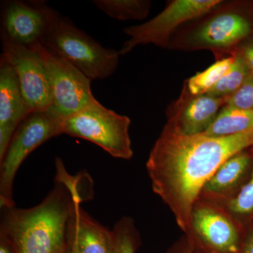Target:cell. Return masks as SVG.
Segmentation results:
<instances>
[{"label": "cell", "instance_id": "7402d4cb", "mask_svg": "<svg viewBox=\"0 0 253 253\" xmlns=\"http://www.w3.org/2000/svg\"><path fill=\"white\" fill-rule=\"evenodd\" d=\"M226 106L239 109H253V74L246 80L239 90L228 98Z\"/></svg>", "mask_w": 253, "mask_h": 253}, {"label": "cell", "instance_id": "8fae6325", "mask_svg": "<svg viewBox=\"0 0 253 253\" xmlns=\"http://www.w3.org/2000/svg\"><path fill=\"white\" fill-rule=\"evenodd\" d=\"M59 14L44 1H5L1 9V38L27 46L41 42Z\"/></svg>", "mask_w": 253, "mask_h": 253}, {"label": "cell", "instance_id": "e0dca14e", "mask_svg": "<svg viewBox=\"0 0 253 253\" xmlns=\"http://www.w3.org/2000/svg\"><path fill=\"white\" fill-rule=\"evenodd\" d=\"M93 4L109 17L118 21H141L149 16V0H94Z\"/></svg>", "mask_w": 253, "mask_h": 253}, {"label": "cell", "instance_id": "6da1fadb", "mask_svg": "<svg viewBox=\"0 0 253 253\" xmlns=\"http://www.w3.org/2000/svg\"><path fill=\"white\" fill-rule=\"evenodd\" d=\"M253 147V126L234 135H183L166 126L151 150L146 170L155 194L185 233L201 189L226 160Z\"/></svg>", "mask_w": 253, "mask_h": 253}, {"label": "cell", "instance_id": "9c48e42d", "mask_svg": "<svg viewBox=\"0 0 253 253\" xmlns=\"http://www.w3.org/2000/svg\"><path fill=\"white\" fill-rule=\"evenodd\" d=\"M222 0H172L157 16L142 24L123 30L129 37L119 51L121 56L129 54L137 46L153 44L167 49L174 33L181 26L202 16L220 4Z\"/></svg>", "mask_w": 253, "mask_h": 253}, {"label": "cell", "instance_id": "30bf717a", "mask_svg": "<svg viewBox=\"0 0 253 253\" xmlns=\"http://www.w3.org/2000/svg\"><path fill=\"white\" fill-rule=\"evenodd\" d=\"M1 55L11 65L17 77L25 101L32 112L49 109L51 92L45 68L31 46L1 38Z\"/></svg>", "mask_w": 253, "mask_h": 253}, {"label": "cell", "instance_id": "603a6c76", "mask_svg": "<svg viewBox=\"0 0 253 253\" xmlns=\"http://www.w3.org/2000/svg\"><path fill=\"white\" fill-rule=\"evenodd\" d=\"M237 51L243 56L253 75V36L242 43Z\"/></svg>", "mask_w": 253, "mask_h": 253}, {"label": "cell", "instance_id": "7c38bea8", "mask_svg": "<svg viewBox=\"0 0 253 253\" xmlns=\"http://www.w3.org/2000/svg\"><path fill=\"white\" fill-rule=\"evenodd\" d=\"M228 98L191 94L185 84L166 109V126L183 135L204 134L212 126Z\"/></svg>", "mask_w": 253, "mask_h": 253}, {"label": "cell", "instance_id": "8992f818", "mask_svg": "<svg viewBox=\"0 0 253 253\" xmlns=\"http://www.w3.org/2000/svg\"><path fill=\"white\" fill-rule=\"evenodd\" d=\"M247 231L225 208L199 197L184 234L194 253H241Z\"/></svg>", "mask_w": 253, "mask_h": 253}, {"label": "cell", "instance_id": "d6986e66", "mask_svg": "<svg viewBox=\"0 0 253 253\" xmlns=\"http://www.w3.org/2000/svg\"><path fill=\"white\" fill-rule=\"evenodd\" d=\"M234 54L224 59L217 60L204 71L196 73L184 82L187 89L194 95L206 94L230 68Z\"/></svg>", "mask_w": 253, "mask_h": 253}, {"label": "cell", "instance_id": "2e32d148", "mask_svg": "<svg viewBox=\"0 0 253 253\" xmlns=\"http://www.w3.org/2000/svg\"><path fill=\"white\" fill-rule=\"evenodd\" d=\"M253 126V109L244 110L224 106L215 121L203 134L211 136L234 135Z\"/></svg>", "mask_w": 253, "mask_h": 253}, {"label": "cell", "instance_id": "4316f807", "mask_svg": "<svg viewBox=\"0 0 253 253\" xmlns=\"http://www.w3.org/2000/svg\"><path fill=\"white\" fill-rule=\"evenodd\" d=\"M68 241V246L67 249H66V253H80L78 252V250L77 247H76V245H75L74 243H73L72 241Z\"/></svg>", "mask_w": 253, "mask_h": 253}, {"label": "cell", "instance_id": "5b68a950", "mask_svg": "<svg viewBox=\"0 0 253 253\" xmlns=\"http://www.w3.org/2000/svg\"><path fill=\"white\" fill-rule=\"evenodd\" d=\"M130 118L103 106L96 99L84 109L62 121V134L90 141L118 159L134 156Z\"/></svg>", "mask_w": 253, "mask_h": 253}, {"label": "cell", "instance_id": "5bb4252c", "mask_svg": "<svg viewBox=\"0 0 253 253\" xmlns=\"http://www.w3.org/2000/svg\"><path fill=\"white\" fill-rule=\"evenodd\" d=\"M253 169V147L226 160L204 184L199 197L217 204H225L237 196Z\"/></svg>", "mask_w": 253, "mask_h": 253}, {"label": "cell", "instance_id": "52a82bcc", "mask_svg": "<svg viewBox=\"0 0 253 253\" xmlns=\"http://www.w3.org/2000/svg\"><path fill=\"white\" fill-rule=\"evenodd\" d=\"M62 134V121L46 111L32 112L15 131L0 160V206H15L13 188L18 169L37 148Z\"/></svg>", "mask_w": 253, "mask_h": 253}, {"label": "cell", "instance_id": "277c9868", "mask_svg": "<svg viewBox=\"0 0 253 253\" xmlns=\"http://www.w3.org/2000/svg\"><path fill=\"white\" fill-rule=\"evenodd\" d=\"M41 43L67 59L91 81L111 77L119 64V51L104 47L61 14Z\"/></svg>", "mask_w": 253, "mask_h": 253}, {"label": "cell", "instance_id": "ba28073f", "mask_svg": "<svg viewBox=\"0 0 253 253\" xmlns=\"http://www.w3.org/2000/svg\"><path fill=\"white\" fill-rule=\"evenodd\" d=\"M30 46L41 57L49 80L51 105L48 112L63 121L94 101L91 80L72 63L41 42Z\"/></svg>", "mask_w": 253, "mask_h": 253}, {"label": "cell", "instance_id": "44dd1931", "mask_svg": "<svg viewBox=\"0 0 253 253\" xmlns=\"http://www.w3.org/2000/svg\"><path fill=\"white\" fill-rule=\"evenodd\" d=\"M112 231L114 239L113 253H136L140 247V234L132 218L121 217L115 224Z\"/></svg>", "mask_w": 253, "mask_h": 253}, {"label": "cell", "instance_id": "484cf974", "mask_svg": "<svg viewBox=\"0 0 253 253\" xmlns=\"http://www.w3.org/2000/svg\"><path fill=\"white\" fill-rule=\"evenodd\" d=\"M0 253H16L11 241L2 234H0Z\"/></svg>", "mask_w": 253, "mask_h": 253}, {"label": "cell", "instance_id": "4fadbf2b", "mask_svg": "<svg viewBox=\"0 0 253 253\" xmlns=\"http://www.w3.org/2000/svg\"><path fill=\"white\" fill-rule=\"evenodd\" d=\"M32 113L25 101L16 73L1 54L0 57V160L19 125Z\"/></svg>", "mask_w": 253, "mask_h": 253}, {"label": "cell", "instance_id": "cb8c5ba5", "mask_svg": "<svg viewBox=\"0 0 253 253\" xmlns=\"http://www.w3.org/2000/svg\"><path fill=\"white\" fill-rule=\"evenodd\" d=\"M164 253H194V251L189 239L184 234L174 241Z\"/></svg>", "mask_w": 253, "mask_h": 253}, {"label": "cell", "instance_id": "7a4b0ae2", "mask_svg": "<svg viewBox=\"0 0 253 253\" xmlns=\"http://www.w3.org/2000/svg\"><path fill=\"white\" fill-rule=\"evenodd\" d=\"M78 203L82 204L66 184L55 180L34 207L1 208L0 234L9 239L16 253H65L68 221Z\"/></svg>", "mask_w": 253, "mask_h": 253}, {"label": "cell", "instance_id": "d4e9b609", "mask_svg": "<svg viewBox=\"0 0 253 253\" xmlns=\"http://www.w3.org/2000/svg\"><path fill=\"white\" fill-rule=\"evenodd\" d=\"M241 253H253V224L248 229Z\"/></svg>", "mask_w": 253, "mask_h": 253}, {"label": "cell", "instance_id": "3957f363", "mask_svg": "<svg viewBox=\"0 0 253 253\" xmlns=\"http://www.w3.org/2000/svg\"><path fill=\"white\" fill-rule=\"evenodd\" d=\"M253 36V18L246 5L223 1L181 26L173 35L168 49L208 50L217 61L235 54L241 44Z\"/></svg>", "mask_w": 253, "mask_h": 253}, {"label": "cell", "instance_id": "ffe728a7", "mask_svg": "<svg viewBox=\"0 0 253 253\" xmlns=\"http://www.w3.org/2000/svg\"><path fill=\"white\" fill-rule=\"evenodd\" d=\"M225 208L245 229L253 224V169L251 177L234 199L219 204Z\"/></svg>", "mask_w": 253, "mask_h": 253}, {"label": "cell", "instance_id": "ac0fdd59", "mask_svg": "<svg viewBox=\"0 0 253 253\" xmlns=\"http://www.w3.org/2000/svg\"><path fill=\"white\" fill-rule=\"evenodd\" d=\"M251 75L247 63L239 51H236L230 68L206 94L217 98L230 97L239 90Z\"/></svg>", "mask_w": 253, "mask_h": 253}, {"label": "cell", "instance_id": "9a60e30c", "mask_svg": "<svg viewBox=\"0 0 253 253\" xmlns=\"http://www.w3.org/2000/svg\"><path fill=\"white\" fill-rule=\"evenodd\" d=\"M76 204L67 226V240L80 253H113V231L93 219Z\"/></svg>", "mask_w": 253, "mask_h": 253}]
</instances>
